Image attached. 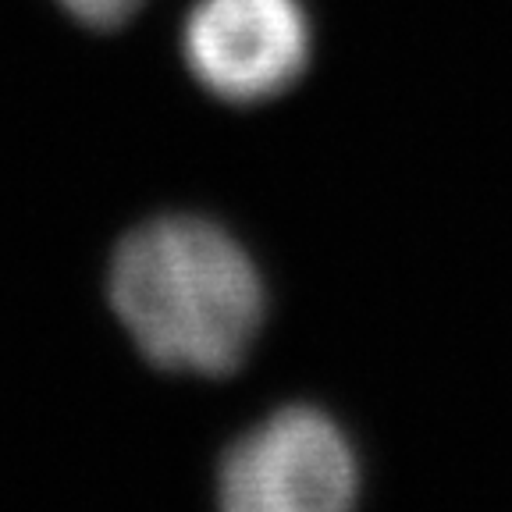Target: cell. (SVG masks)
Returning <instances> with one entry per match:
<instances>
[{
  "mask_svg": "<svg viewBox=\"0 0 512 512\" xmlns=\"http://www.w3.org/2000/svg\"><path fill=\"white\" fill-rule=\"evenodd\" d=\"M360 459L324 409L281 406L217 463V512H356Z\"/></svg>",
  "mask_w": 512,
  "mask_h": 512,
  "instance_id": "2",
  "label": "cell"
},
{
  "mask_svg": "<svg viewBox=\"0 0 512 512\" xmlns=\"http://www.w3.org/2000/svg\"><path fill=\"white\" fill-rule=\"evenodd\" d=\"M192 75L232 104L285 93L310 61L303 0H196L182 32Z\"/></svg>",
  "mask_w": 512,
  "mask_h": 512,
  "instance_id": "3",
  "label": "cell"
},
{
  "mask_svg": "<svg viewBox=\"0 0 512 512\" xmlns=\"http://www.w3.org/2000/svg\"><path fill=\"white\" fill-rule=\"evenodd\" d=\"M61 4L82 25H93V29H114L143 8V0H61Z\"/></svg>",
  "mask_w": 512,
  "mask_h": 512,
  "instance_id": "4",
  "label": "cell"
},
{
  "mask_svg": "<svg viewBox=\"0 0 512 512\" xmlns=\"http://www.w3.org/2000/svg\"><path fill=\"white\" fill-rule=\"evenodd\" d=\"M107 299L150 367L228 377L267 313L253 256L203 217H157L114 249Z\"/></svg>",
  "mask_w": 512,
  "mask_h": 512,
  "instance_id": "1",
  "label": "cell"
}]
</instances>
